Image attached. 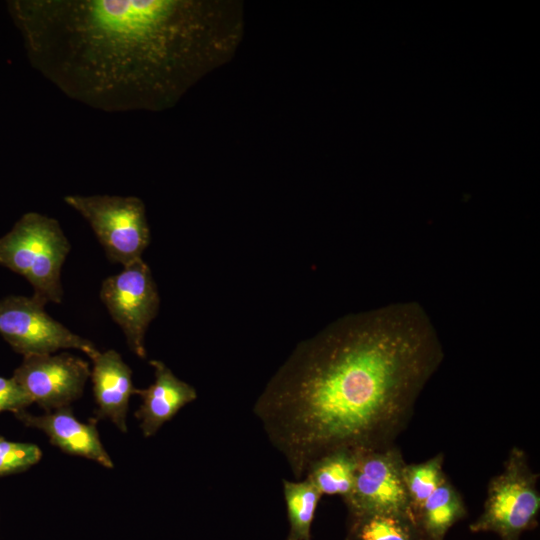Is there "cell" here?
I'll return each instance as SVG.
<instances>
[{
    "mask_svg": "<svg viewBox=\"0 0 540 540\" xmlns=\"http://www.w3.org/2000/svg\"><path fill=\"white\" fill-rule=\"evenodd\" d=\"M442 359L415 303L349 315L298 344L254 414L299 479L329 451L394 445Z\"/></svg>",
    "mask_w": 540,
    "mask_h": 540,
    "instance_id": "obj_1",
    "label": "cell"
},
{
    "mask_svg": "<svg viewBox=\"0 0 540 540\" xmlns=\"http://www.w3.org/2000/svg\"><path fill=\"white\" fill-rule=\"evenodd\" d=\"M10 12L32 66L107 113L173 104L197 70L198 6L178 0H23Z\"/></svg>",
    "mask_w": 540,
    "mask_h": 540,
    "instance_id": "obj_2",
    "label": "cell"
},
{
    "mask_svg": "<svg viewBox=\"0 0 540 540\" xmlns=\"http://www.w3.org/2000/svg\"><path fill=\"white\" fill-rule=\"evenodd\" d=\"M69 252L59 222L38 212L25 213L0 237V265L23 276L45 305L62 301L61 269Z\"/></svg>",
    "mask_w": 540,
    "mask_h": 540,
    "instance_id": "obj_3",
    "label": "cell"
},
{
    "mask_svg": "<svg viewBox=\"0 0 540 540\" xmlns=\"http://www.w3.org/2000/svg\"><path fill=\"white\" fill-rule=\"evenodd\" d=\"M539 474L526 452L512 447L501 472L491 478L480 516L469 525L473 533L491 532L500 540H520L537 526L540 512Z\"/></svg>",
    "mask_w": 540,
    "mask_h": 540,
    "instance_id": "obj_4",
    "label": "cell"
},
{
    "mask_svg": "<svg viewBox=\"0 0 540 540\" xmlns=\"http://www.w3.org/2000/svg\"><path fill=\"white\" fill-rule=\"evenodd\" d=\"M63 200L88 222L111 261L126 266L142 258L150 229L140 198L69 194Z\"/></svg>",
    "mask_w": 540,
    "mask_h": 540,
    "instance_id": "obj_5",
    "label": "cell"
},
{
    "mask_svg": "<svg viewBox=\"0 0 540 540\" xmlns=\"http://www.w3.org/2000/svg\"><path fill=\"white\" fill-rule=\"evenodd\" d=\"M0 334L24 357L77 349L91 359L99 352L92 341L52 318L45 304L33 296L10 295L0 300Z\"/></svg>",
    "mask_w": 540,
    "mask_h": 540,
    "instance_id": "obj_6",
    "label": "cell"
},
{
    "mask_svg": "<svg viewBox=\"0 0 540 540\" xmlns=\"http://www.w3.org/2000/svg\"><path fill=\"white\" fill-rule=\"evenodd\" d=\"M100 298L119 325L130 350L146 357L145 334L156 317L160 298L149 266L138 259L103 280Z\"/></svg>",
    "mask_w": 540,
    "mask_h": 540,
    "instance_id": "obj_7",
    "label": "cell"
},
{
    "mask_svg": "<svg viewBox=\"0 0 540 540\" xmlns=\"http://www.w3.org/2000/svg\"><path fill=\"white\" fill-rule=\"evenodd\" d=\"M399 448L359 450L354 485L344 499L349 515L376 512L410 513Z\"/></svg>",
    "mask_w": 540,
    "mask_h": 540,
    "instance_id": "obj_8",
    "label": "cell"
},
{
    "mask_svg": "<svg viewBox=\"0 0 540 540\" xmlns=\"http://www.w3.org/2000/svg\"><path fill=\"white\" fill-rule=\"evenodd\" d=\"M89 363L73 354L24 357L13 378L41 408L53 411L79 399L90 377Z\"/></svg>",
    "mask_w": 540,
    "mask_h": 540,
    "instance_id": "obj_9",
    "label": "cell"
},
{
    "mask_svg": "<svg viewBox=\"0 0 540 540\" xmlns=\"http://www.w3.org/2000/svg\"><path fill=\"white\" fill-rule=\"evenodd\" d=\"M15 416L26 426L45 433L51 444L64 453L92 460L112 469L114 463L101 442L96 421L78 420L70 406L33 415L25 410Z\"/></svg>",
    "mask_w": 540,
    "mask_h": 540,
    "instance_id": "obj_10",
    "label": "cell"
},
{
    "mask_svg": "<svg viewBox=\"0 0 540 540\" xmlns=\"http://www.w3.org/2000/svg\"><path fill=\"white\" fill-rule=\"evenodd\" d=\"M92 360L90 378L98 418L109 419L121 432H127L130 397L136 393L132 371L113 350L99 351Z\"/></svg>",
    "mask_w": 540,
    "mask_h": 540,
    "instance_id": "obj_11",
    "label": "cell"
},
{
    "mask_svg": "<svg viewBox=\"0 0 540 540\" xmlns=\"http://www.w3.org/2000/svg\"><path fill=\"white\" fill-rule=\"evenodd\" d=\"M149 363L154 369V382L147 388L136 389L135 393L142 400L135 417L147 438L197 398L195 388L176 377L165 363L160 360Z\"/></svg>",
    "mask_w": 540,
    "mask_h": 540,
    "instance_id": "obj_12",
    "label": "cell"
},
{
    "mask_svg": "<svg viewBox=\"0 0 540 540\" xmlns=\"http://www.w3.org/2000/svg\"><path fill=\"white\" fill-rule=\"evenodd\" d=\"M466 516L461 493L446 477L422 504L414 520L427 540H444L449 529Z\"/></svg>",
    "mask_w": 540,
    "mask_h": 540,
    "instance_id": "obj_13",
    "label": "cell"
},
{
    "mask_svg": "<svg viewBox=\"0 0 540 540\" xmlns=\"http://www.w3.org/2000/svg\"><path fill=\"white\" fill-rule=\"evenodd\" d=\"M359 450L338 448L329 451L307 468L305 478L310 480L323 495L346 499L352 491Z\"/></svg>",
    "mask_w": 540,
    "mask_h": 540,
    "instance_id": "obj_14",
    "label": "cell"
},
{
    "mask_svg": "<svg viewBox=\"0 0 540 540\" xmlns=\"http://www.w3.org/2000/svg\"><path fill=\"white\" fill-rule=\"evenodd\" d=\"M345 540H427L409 513L349 515Z\"/></svg>",
    "mask_w": 540,
    "mask_h": 540,
    "instance_id": "obj_15",
    "label": "cell"
},
{
    "mask_svg": "<svg viewBox=\"0 0 540 540\" xmlns=\"http://www.w3.org/2000/svg\"><path fill=\"white\" fill-rule=\"evenodd\" d=\"M283 494L290 525L289 536L311 540V527L322 494L307 478L283 480Z\"/></svg>",
    "mask_w": 540,
    "mask_h": 540,
    "instance_id": "obj_16",
    "label": "cell"
},
{
    "mask_svg": "<svg viewBox=\"0 0 540 540\" xmlns=\"http://www.w3.org/2000/svg\"><path fill=\"white\" fill-rule=\"evenodd\" d=\"M443 465V453H438L420 463L405 464L403 481L408 497L410 513L413 518L426 499L447 477L444 473Z\"/></svg>",
    "mask_w": 540,
    "mask_h": 540,
    "instance_id": "obj_17",
    "label": "cell"
},
{
    "mask_svg": "<svg viewBox=\"0 0 540 540\" xmlns=\"http://www.w3.org/2000/svg\"><path fill=\"white\" fill-rule=\"evenodd\" d=\"M41 457L36 444L9 441L0 435V476L23 472L37 464Z\"/></svg>",
    "mask_w": 540,
    "mask_h": 540,
    "instance_id": "obj_18",
    "label": "cell"
},
{
    "mask_svg": "<svg viewBox=\"0 0 540 540\" xmlns=\"http://www.w3.org/2000/svg\"><path fill=\"white\" fill-rule=\"evenodd\" d=\"M31 404V399L13 377L0 376V413L9 411L16 414Z\"/></svg>",
    "mask_w": 540,
    "mask_h": 540,
    "instance_id": "obj_19",
    "label": "cell"
},
{
    "mask_svg": "<svg viewBox=\"0 0 540 540\" xmlns=\"http://www.w3.org/2000/svg\"><path fill=\"white\" fill-rule=\"evenodd\" d=\"M287 540H298V539H296V538H294L292 536H288Z\"/></svg>",
    "mask_w": 540,
    "mask_h": 540,
    "instance_id": "obj_20",
    "label": "cell"
}]
</instances>
